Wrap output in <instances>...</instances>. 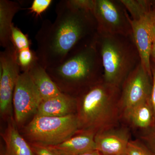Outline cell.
<instances>
[{"mask_svg":"<svg viewBox=\"0 0 155 155\" xmlns=\"http://www.w3.org/2000/svg\"><path fill=\"white\" fill-rule=\"evenodd\" d=\"M3 137L5 144V155H35L30 145L18 132L13 120L9 122Z\"/></svg>","mask_w":155,"mask_h":155,"instance_id":"2e32d148","label":"cell"},{"mask_svg":"<svg viewBox=\"0 0 155 155\" xmlns=\"http://www.w3.org/2000/svg\"><path fill=\"white\" fill-rule=\"evenodd\" d=\"M120 2L129 11L132 19H140L153 10L154 4L145 0H121Z\"/></svg>","mask_w":155,"mask_h":155,"instance_id":"ac0fdd59","label":"cell"},{"mask_svg":"<svg viewBox=\"0 0 155 155\" xmlns=\"http://www.w3.org/2000/svg\"><path fill=\"white\" fill-rule=\"evenodd\" d=\"M152 75V87L150 96V103L155 117V65L151 66Z\"/></svg>","mask_w":155,"mask_h":155,"instance_id":"484cf974","label":"cell"},{"mask_svg":"<svg viewBox=\"0 0 155 155\" xmlns=\"http://www.w3.org/2000/svg\"><path fill=\"white\" fill-rule=\"evenodd\" d=\"M124 117L133 126L147 129L154 126L155 117L150 99L134 107Z\"/></svg>","mask_w":155,"mask_h":155,"instance_id":"e0dca14e","label":"cell"},{"mask_svg":"<svg viewBox=\"0 0 155 155\" xmlns=\"http://www.w3.org/2000/svg\"><path fill=\"white\" fill-rule=\"evenodd\" d=\"M42 101L28 71L20 73L13 98L16 123L22 125L31 116L35 115Z\"/></svg>","mask_w":155,"mask_h":155,"instance_id":"9c48e42d","label":"cell"},{"mask_svg":"<svg viewBox=\"0 0 155 155\" xmlns=\"http://www.w3.org/2000/svg\"><path fill=\"white\" fill-rule=\"evenodd\" d=\"M153 10H154V13L155 14V2H154V4Z\"/></svg>","mask_w":155,"mask_h":155,"instance_id":"f546056e","label":"cell"},{"mask_svg":"<svg viewBox=\"0 0 155 155\" xmlns=\"http://www.w3.org/2000/svg\"><path fill=\"white\" fill-rule=\"evenodd\" d=\"M21 9L18 2L9 0L0 1V45L6 48L11 43L13 18Z\"/></svg>","mask_w":155,"mask_h":155,"instance_id":"9a60e30c","label":"cell"},{"mask_svg":"<svg viewBox=\"0 0 155 155\" xmlns=\"http://www.w3.org/2000/svg\"><path fill=\"white\" fill-rule=\"evenodd\" d=\"M119 87L104 81L84 90L77 100L79 130L97 132L116 127L120 114Z\"/></svg>","mask_w":155,"mask_h":155,"instance_id":"3957f363","label":"cell"},{"mask_svg":"<svg viewBox=\"0 0 155 155\" xmlns=\"http://www.w3.org/2000/svg\"><path fill=\"white\" fill-rule=\"evenodd\" d=\"M128 18L140 58V64L148 73L152 76L150 57L153 41L152 28L155 21L153 8L149 13L138 20H133L129 16Z\"/></svg>","mask_w":155,"mask_h":155,"instance_id":"30bf717a","label":"cell"},{"mask_svg":"<svg viewBox=\"0 0 155 155\" xmlns=\"http://www.w3.org/2000/svg\"><path fill=\"white\" fill-rule=\"evenodd\" d=\"M92 14L98 34L127 36L132 33L128 15L113 1L94 0Z\"/></svg>","mask_w":155,"mask_h":155,"instance_id":"8992f818","label":"cell"},{"mask_svg":"<svg viewBox=\"0 0 155 155\" xmlns=\"http://www.w3.org/2000/svg\"><path fill=\"white\" fill-rule=\"evenodd\" d=\"M54 22L45 19L35 36L38 61L45 69L61 64L79 43L93 36L97 23L92 13L75 8L69 0L60 1Z\"/></svg>","mask_w":155,"mask_h":155,"instance_id":"6da1fadb","label":"cell"},{"mask_svg":"<svg viewBox=\"0 0 155 155\" xmlns=\"http://www.w3.org/2000/svg\"><path fill=\"white\" fill-rule=\"evenodd\" d=\"M96 133L87 130H79L69 139L60 144L49 147L58 155H78L95 150Z\"/></svg>","mask_w":155,"mask_h":155,"instance_id":"7c38bea8","label":"cell"},{"mask_svg":"<svg viewBox=\"0 0 155 155\" xmlns=\"http://www.w3.org/2000/svg\"><path fill=\"white\" fill-rule=\"evenodd\" d=\"M152 57L155 61V39H153L151 51V57Z\"/></svg>","mask_w":155,"mask_h":155,"instance_id":"4316f807","label":"cell"},{"mask_svg":"<svg viewBox=\"0 0 155 155\" xmlns=\"http://www.w3.org/2000/svg\"><path fill=\"white\" fill-rule=\"evenodd\" d=\"M79 131L76 114L63 117L35 115L24 133L31 143L53 146L62 143Z\"/></svg>","mask_w":155,"mask_h":155,"instance_id":"5b68a950","label":"cell"},{"mask_svg":"<svg viewBox=\"0 0 155 155\" xmlns=\"http://www.w3.org/2000/svg\"><path fill=\"white\" fill-rule=\"evenodd\" d=\"M130 140L128 130L116 127L97 132L94 137L96 150L101 155H125Z\"/></svg>","mask_w":155,"mask_h":155,"instance_id":"8fae6325","label":"cell"},{"mask_svg":"<svg viewBox=\"0 0 155 155\" xmlns=\"http://www.w3.org/2000/svg\"><path fill=\"white\" fill-rule=\"evenodd\" d=\"M30 145L35 155H58L46 146L32 143Z\"/></svg>","mask_w":155,"mask_h":155,"instance_id":"cb8c5ba5","label":"cell"},{"mask_svg":"<svg viewBox=\"0 0 155 155\" xmlns=\"http://www.w3.org/2000/svg\"><path fill=\"white\" fill-rule=\"evenodd\" d=\"M125 155H155L147 146L138 140H131L127 145Z\"/></svg>","mask_w":155,"mask_h":155,"instance_id":"44dd1931","label":"cell"},{"mask_svg":"<svg viewBox=\"0 0 155 155\" xmlns=\"http://www.w3.org/2000/svg\"><path fill=\"white\" fill-rule=\"evenodd\" d=\"M17 60L20 70L22 72L28 71L34 63L38 60L35 52L30 48L17 52Z\"/></svg>","mask_w":155,"mask_h":155,"instance_id":"ffe728a7","label":"cell"},{"mask_svg":"<svg viewBox=\"0 0 155 155\" xmlns=\"http://www.w3.org/2000/svg\"><path fill=\"white\" fill-rule=\"evenodd\" d=\"M102 67L97 47L96 34L79 43L61 64L46 69L61 92L77 87L87 88L100 81L96 80Z\"/></svg>","mask_w":155,"mask_h":155,"instance_id":"7a4b0ae2","label":"cell"},{"mask_svg":"<svg viewBox=\"0 0 155 155\" xmlns=\"http://www.w3.org/2000/svg\"><path fill=\"white\" fill-rule=\"evenodd\" d=\"M77 100L72 96L61 94L43 100L35 115L50 117H63L74 114L77 109Z\"/></svg>","mask_w":155,"mask_h":155,"instance_id":"4fadbf2b","label":"cell"},{"mask_svg":"<svg viewBox=\"0 0 155 155\" xmlns=\"http://www.w3.org/2000/svg\"><path fill=\"white\" fill-rule=\"evenodd\" d=\"M152 33L153 39H155V21L153 24L152 28Z\"/></svg>","mask_w":155,"mask_h":155,"instance_id":"f1b7e54d","label":"cell"},{"mask_svg":"<svg viewBox=\"0 0 155 155\" xmlns=\"http://www.w3.org/2000/svg\"><path fill=\"white\" fill-rule=\"evenodd\" d=\"M52 2V0H34L29 9L36 16H40L49 7Z\"/></svg>","mask_w":155,"mask_h":155,"instance_id":"7402d4cb","label":"cell"},{"mask_svg":"<svg viewBox=\"0 0 155 155\" xmlns=\"http://www.w3.org/2000/svg\"><path fill=\"white\" fill-rule=\"evenodd\" d=\"M43 100L61 94V91L48 74L46 70L36 61L28 70Z\"/></svg>","mask_w":155,"mask_h":155,"instance_id":"5bb4252c","label":"cell"},{"mask_svg":"<svg viewBox=\"0 0 155 155\" xmlns=\"http://www.w3.org/2000/svg\"><path fill=\"white\" fill-rule=\"evenodd\" d=\"M11 42L18 51L30 48V43L27 35L13 24L11 28Z\"/></svg>","mask_w":155,"mask_h":155,"instance_id":"d6986e66","label":"cell"},{"mask_svg":"<svg viewBox=\"0 0 155 155\" xmlns=\"http://www.w3.org/2000/svg\"><path fill=\"white\" fill-rule=\"evenodd\" d=\"M75 8L92 13L94 6V0H69Z\"/></svg>","mask_w":155,"mask_h":155,"instance_id":"603a6c76","label":"cell"},{"mask_svg":"<svg viewBox=\"0 0 155 155\" xmlns=\"http://www.w3.org/2000/svg\"><path fill=\"white\" fill-rule=\"evenodd\" d=\"M78 155H101L100 153L97 150L91 151L83 153Z\"/></svg>","mask_w":155,"mask_h":155,"instance_id":"83f0119b","label":"cell"},{"mask_svg":"<svg viewBox=\"0 0 155 155\" xmlns=\"http://www.w3.org/2000/svg\"><path fill=\"white\" fill-rule=\"evenodd\" d=\"M17 52L11 42L0 53V111L2 115L11 110L15 86L21 73Z\"/></svg>","mask_w":155,"mask_h":155,"instance_id":"ba28073f","label":"cell"},{"mask_svg":"<svg viewBox=\"0 0 155 155\" xmlns=\"http://www.w3.org/2000/svg\"><path fill=\"white\" fill-rule=\"evenodd\" d=\"M117 36L97 33L96 39L104 69V81L119 87L134 69L133 58L130 49Z\"/></svg>","mask_w":155,"mask_h":155,"instance_id":"277c9868","label":"cell"},{"mask_svg":"<svg viewBox=\"0 0 155 155\" xmlns=\"http://www.w3.org/2000/svg\"><path fill=\"white\" fill-rule=\"evenodd\" d=\"M142 138L147 143V146L155 154V128L145 135L143 136Z\"/></svg>","mask_w":155,"mask_h":155,"instance_id":"d4e9b609","label":"cell"},{"mask_svg":"<svg viewBox=\"0 0 155 155\" xmlns=\"http://www.w3.org/2000/svg\"><path fill=\"white\" fill-rule=\"evenodd\" d=\"M152 76L140 64L130 72L122 84L120 106L125 116L134 107L150 99Z\"/></svg>","mask_w":155,"mask_h":155,"instance_id":"52a82bcc","label":"cell"}]
</instances>
